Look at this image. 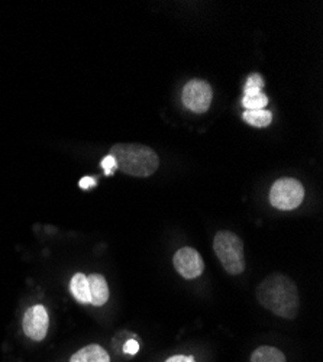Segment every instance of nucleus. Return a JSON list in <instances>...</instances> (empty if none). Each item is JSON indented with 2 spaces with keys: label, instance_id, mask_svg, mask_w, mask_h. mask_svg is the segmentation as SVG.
<instances>
[{
  "label": "nucleus",
  "instance_id": "obj_7",
  "mask_svg": "<svg viewBox=\"0 0 323 362\" xmlns=\"http://www.w3.org/2000/svg\"><path fill=\"white\" fill-rule=\"evenodd\" d=\"M174 267L179 271V274L183 276L187 280L197 279L201 276L204 269V262L200 257V254L190 247L180 248L174 255Z\"/></svg>",
  "mask_w": 323,
  "mask_h": 362
},
{
  "label": "nucleus",
  "instance_id": "obj_5",
  "mask_svg": "<svg viewBox=\"0 0 323 362\" xmlns=\"http://www.w3.org/2000/svg\"><path fill=\"white\" fill-rule=\"evenodd\" d=\"M213 92L209 83L203 80H192L183 88V103L196 113H204L212 103Z\"/></svg>",
  "mask_w": 323,
  "mask_h": 362
},
{
  "label": "nucleus",
  "instance_id": "obj_12",
  "mask_svg": "<svg viewBox=\"0 0 323 362\" xmlns=\"http://www.w3.org/2000/svg\"><path fill=\"white\" fill-rule=\"evenodd\" d=\"M273 115L270 110L266 109H258V110H245L244 113V120L248 125L257 127V128H264L269 127L271 124Z\"/></svg>",
  "mask_w": 323,
  "mask_h": 362
},
{
  "label": "nucleus",
  "instance_id": "obj_18",
  "mask_svg": "<svg viewBox=\"0 0 323 362\" xmlns=\"http://www.w3.org/2000/svg\"><path fill=\"white\" fill-rule=\"evenodd\" d=\"M165 362H196V361L193 356H189V355H174L168 358Z\"/></svg>",
  "mask_w": 323,
  "mask_h": 362
},
{
  "label": "nucleus",
  "instance_id": "obj_8",
  "mask_svg": "<svg viewBox=\"0 0 323 362\" xmlns=\"http://www.w3.org/2000/svg\"><path fill=\"white\" fill-rule=\"evenodd\" d=\"M89 281V291H90V305L93 306H103L109 300V286L106 279L102 274H90L87 276Z\"/></svg>",
  "mask_w": 323,
  "mask_h": 362
},
{
  "label": "nucleus",
  "instance_id": "obj_17",
  "mask_svg": "<svg viewBox=\"0 0 323 362\" xmlns=\"http://www.w3.org/2000/svg\"><path fill=\"white\" fill-rule=\"evenodd\" d=\"M78 186H80L81 189H84V190L90 189V187L96 186V178H93V177H83V178L80 180Z\"/></svg>",
  "mask_w": 323,
  "mask_h": 362
},
{
  "label": "nucleus",
  "instance_id": "obj_3",
  "mask_svg": "<svg viewBox=\"0 0 323 362\" xmlns=\"http://www.w3.org/2000/svg\"><path fill=\"white\" fill-rule=\"evenodd\" d=\"M213 250L225 271L230 276H238L245 269V254L241 238L229 230H221L213 240Z\"/></svg>",
  "mask_w": 323,
  "mask_h": 362
},
{
  "label": "nucleus",
  "instance_id": "obj_14",
  "mask_svg": "<svg viewBox=\"0 0 323 362\" xmlns=\"http://www.w3.org/2000/svg\"><path fill=\"white\" fill-rule=\"evenodd\" d=\"M264 87V80L259 74L254 73L248 77L245 83V90H244V96H251V95H258L261 93V90Z\"/></svg>",
  "mask_w": 323,
  "mask_h": 362
},
{
  "label": "nucleus",
  "instance_id": "obj_4",
  "mask_svg": "<svg viewBox=\"0 0 323 362\" xmlns=\"http://www.w3.org/2000/svg\"><path fill=\"white\" fill-rule=\"evenodd\" d=\"M305 189L296 178H280L270 190V203L280 210H293L302 204Z\"/></svg>",
  "mask_w": 323,
  "mask_h": 362
},
{
  "label": "nucleus",
  "instance_id": "obj_16",
  "mask_svg": "<svg viewBox=\"0 0 323 362\" xmlns=\"http://www.w3.org/2000/svg\"><path fill=\"white\" fill-rule=\"evenodd\" d=\"M139 351V344L135 339H129L127 341V344L124 345V352L129 354V355H135Z\"/></svg>",
  "mask_w": 323,
  "mask_h": 362
},
{
  "label": "nucleus",
  "instance_id": "obj_13",
  "mask_svg": "<svg viewBox=\"0 0 323 362\" xmlns=\"http://www.w3.org/2000/svg\"><path fill=\"white\" fill-rule=\"evenodd\" d=\"M242 105L247 110H258L264 109L269 105V98L264 95L262 92L258 95H251V96H244Z\"/></svg>",
  "mask_w": 323,
  "mask_h": 362
},
{
  "label": "nucleus",
  "instance_id": "obj_11",
  "mask_svg": "<svg viewBox=\"0 0 323 362\" xmlns=\"http://www.w3.org/2000/svg\"><path fill=\"white\" fill-rule=\"evenodd\" d=\"M251 362H286V356L277 348L259 346L252 352Z\"/></svg>",
  "mask_w": 323,
  "mask_h": 362
},
{
  "label": "nucleus",
  "instance_id": "obj_2",
  "mask_svg": "<svg viewBox=\"0 0 323 362\" xmlns=\"http://www.w3.org/2000/svg\"><path fill=\"white\" fill-rule=\"evenodd\" d=\"M109 156L116 161V168L132 177H150L160 165L155 151L142 144H114Z\"/></svg>",
  "mask_w": 323,
  "mask_h": 362
},
{
  "label": "nucleus",
  "instance_id": "obj_9",
  "mask_svg": "<svg viewBox=\"0 0 323 362\" xmlns=\"http://www.w3.org/2000/svg\"><path fill=\"white\" fill-rule=\"evenodd\" d=\"M70 362H110V356L100 345L90 344L73 354Z\"/></svg>",
  "mask_w": 323,
  "mask_h": 362
},
{
  "label": "nucleus",
  "instance_id": "obj_15",
  "mask_svg": "<svg viewBox=\"0 0 323 362\" xmlns=\"http://www.w3.org/2000/svg\"><path fill=\"white\" fill-rule=\"evenodd\" d=\"M102 167L105 170V174L106 175H110L113 173V170L116 168V161L112 156H106L103 160H102Z\"/></svg>",
  "mask_w": 323,
  "mask_h": 362
},
{
  "label": "nucleus",
  "instance_id": "obj_1",
  "mask_svg": "<svg viewBox=\"0 0 323 362\" xmlns=\"http://www.w3.org/2000/svg\"><path fill=\"white\" fill-rule=\"evenodd\" d=\"M257 298L266 309L284 319H295L299 312V291L295 281L281 274L264 279L257 288Z\"/></svg>",
  "mask_w": 323,
  "mask_h": 362
},
{
  "label": "nucleus",
  "instance_id": "obj_10",
  "mask_svg": "<svg viewBox=\"0 0 323 362\" xmlns=\"http://www.w3.org/2000/svg\"><path fill=\"white\" fill-rule=\"evenodd\" d=\"M70 291L78 303L90 305L89 281H87V276H84L83 273H77L73 276V279L70 281Z\"/></svg>",
  "mask_w": 323,
  "mask_h": 362
},
{
  "label": "nucleus",
  "instance_id": "obj_6",
  "mask_svg": "<svg viewBox=\"0 0 323 362\" xmlns=\"http://www.w3.org/2000/svg\"><path fill=\"white\" fill-rule=\"evenodd\" d=\"M22 329L25 337H28L31 341H44L49 329V316L45 306L35 305L29 308L23 315Z\"/></svg>",
  "mask_w": 323,
  "mask_h": 362
}]
</instances>
